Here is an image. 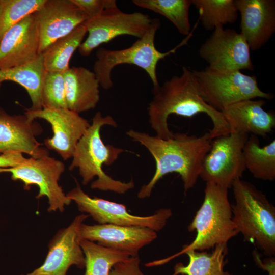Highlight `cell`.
Returning <instances> with one entry per match:
<instances>
[{"label":"cell","instance_id":"4316f807","mask_svg":"<svg viewBox=\"0 0 275 275\" xmlns=\"http://www.w3.org/2000/svg\"><path fill=\"white\" fill-rule=\"evenodd\" d=\"M198 10L199 20L206 30L235 23L238 17L235 0H191Z\"/></svg>","mask_w":275,"mask_h":275},{"label":"cell","instance_id":"e575fe53","mask_svg":"<svg viewBox=\"0 0 275 275\" xmlns=\"http://www.w3.org/2000/svg\"><path fill=\"white\" fill-rule=\"evenodd\" d=\"M5 1V0H0V16L4 9Z\"/></svg>","mask_w":275,"mask_h":275},{"label":"cell","instance_id":"d6986e66","mask_svg":"<svg viewBox=\"0 0 275 275\" xmlns=\"http://www.w3.org/2000/svg\"><path fill=\"white\" fill-rule=\"evenodd\" d=\"M240 15V33L250 49L262 48L275 32V1L235 0Z\"/></svg>","mask_w":275,"mask_h":275},{"label":"cell","instance_id":"83f0119b","mask_svg":"<svg viewBox=\"0 0 275 275\" xmlns=\"http://www.w3.org/2000/svg\"><path fill=\"white\" fill-rule=\"evenodd\" d=\"M132 3L164 16L180 34L187 36L190 33L189 10L191 0H133Z\"/></svg>","mask_w":275,"mask_h":275},{"label":"cell","instance_id":"30bf717a","mask_svg":"<svg viewBox=\"0 0 275 275\" xmlns=\"http://www.w3.org/2000/svg\"><path fill=\"white\" fill-rule=\"evenodd\" d=\"M66 196L77 204L80 211L87 213L99 224L144 227L157 232L163 229L172 215L170 208H161L146 216L131 214L124 204L91 197L83 191L78 182Z\"/></svg>","mask_w":275,"mask_h":275},{"label":"cell","instance_id":"2e32d148","mask_svg":"<svg viewBox=\"0 0 275 275\" xmlns=\"http://www.w3.org/2000/svg\"><path fill=\"white\" fill-rule=\"evenodd\" d=\"M80 234L81 238L128 253L131 256H138L142 248L157 237L156 231L147 227L109 224L89 225L82 223Z\"/></svg>","mask_w":275,"mask_h":275},{"label":"cell","instance_id":"1f68e13d","mask_svg":"<svg viewBox=\"0 0 275 275\" xmlns=\"http://www.w3.org/2000/svg\"><path fill=\"white\" fill-rule=\"evenodd\" d=\"M139 255L130 257L115 264L109 275H148L141 269Z\"/></svg>","mask_w":275,"mask_h":275},{"label":"cell","instance_id":"ba28073f","mask_svg":"<svg viewBox=\"0 0 275 275\" xmlns=\"http://www.w3.org/2000/svg\"><path fill=\"white\" fill-rule=\"evenodd\" d=\"M248 138L246 133L231 132L213 139L199 177L206 182L231 188L246 169L243 148Z\"/></svg>","mask_w":275,"mask_h":275},{"label":"cell","instance_id":"484cf974","mask_svg":"<svg viewBox=\"0 0 275 275\" xmlns=\"http://www.w3.org/2000/svg\"><path fill=\"white\" fill-rule=\"evenodd\" d=\"M80 244L85 258L84 275H109L115 264L131 257L128 253L83 238L80 239Z\"/></svg>","mask_w":275,"mask_h":275},{"label":"cell","instance_id":"ffe728a7","mask_svg":"<svg viewBox=\"0 0 275 275\" xmlns=\"http://www.w3.org/2000/svg\"><path fill=\"white\" fill-rule=\"evenodd\" d=\"M264 99H246L233 103L222 112L230 130L236 133H251L266 137L275 127V115L266 111Z\"/></svg>","mask_w":275,"mask_h":275},{"label":"cell","instance_id":"7c38bea8","mask_svg":"<svg viewBox=\"0 0 275 275\" xmlns=\"http://www.w3.org/2000/svg\"><path fill=\"white\" fill-rule=\"evenodd\" d=\"M250 48L244 37L234 29L216 26L201 45L199 56L215 70L229 72L253 71Z\"/></svg>","mask_w":275,"mask_h":275},{"label":"cell","instance_id":"9a60e30c","mask_svg":"<svg viewBox=\"0 0 275 275\" xmlns=\"http://www.w3.org/2000/svg\"><path fill=\"white\" fill-rule=\"evenodd\" d=\"M34 13L39 35V54L88 20L72 0H46Z\"/></svg>","mask_w":275,"mask_h":275},{"label":"cell","instance_id":"4dcf8cb0","mask_svg":"<svg viewBox=\"0 0 275 275\" xmlns=\"http://www.w3.org/2000/svg\"><path fill=\"white\" fill-rule=\"evenodd\" d=\"M88 19L99 16L105 12L118 9L115 0H72Z\"/></svg>","mask_w":275,"mask_h":275},{"label":"cell","instance_id":"d6a6232c","mask_svg":"<svg viewBox=\"0 0 275 275\" xmlns=\"http://www.w3.org/2000/svg\"><path fill=\"white\" fill-rule=\"evenodd\" d=\"M26 159L22 153L9 152L0 154V168H10L19 165Z\"/></svg>","mask_w":275,"mask_h":275},{"label":"cell","instance_id":"cb8c5ba5","mask_svg":"<svg viewBox=\"0 0 275 275\" xmlns=\"http://www.w3.org/2000/svg\"><path fill=\"white\" fill-rule=\"evenodd\" d=\"M243 154L245 168L259 179H275V140L261 147L257 136L251 134L246 141Z\"/></svg>","mask_w":275,"mask_h":275},{"label":"cell","instance_id":"f546056e","mask_svg":"<svg viewBox=\"0 0 275 275\" xmlns=\"http://www.w3.org/2000/svg\"><path fill=\"white\" fill-rule=\"evenodd\" d=\"M43 108H67L63 72L45 71L42 85Z\"/></svg>","mask_w":275,"mask_h":275},{"label":"cell","instance_id":"8992f818","mask_svg":"<svg viewBox=\"0 0 275 275\" xmlns=\"http://www.w3.org/2000/svg\"><path fill=\"white\" fill-rule=\"evenodd\" d=\"M188 230L196 231V236L182 251L189 249L203 251L227 244L239 233L233 219L228 188L206 182L203 202Z\"/></svg>","mask_w":275,"mask_h":275},{"label":"cell","instance_id":"f1b7e54d","mask_svg":"<svg viewBox=\"0 0 275 275\" xmlns=\"http://www.w3.org/2000/svg\"><path fill=\"white\" fill-rule=\"evenodd\" d=\"M46 0H5L0 16V42L19 21L39 10Z\"/></svg>","mask_w":275,"mask_h":275},{"label":"cell","instance_id":"836d02e7","mask_svg":"<svg viewBox=\"0 0 275 275\" xmlns=\"http://www.w3.org/2000/svg\"><path fill=\"white\" fill-rule=\"evenodd\" d=\"M253 256L256 265L268 272V275H275V259L274 257H269L263 260L261 259L257 251L253 252Z\"/></svg>","mask_w":275,"mask_h":275},{"label":"cell","instance_id":"5bb4252c","mask_svg":"<svg viewBox=\"0 0 275 275\" xmlns=\"http://www.w3.org/2000/svg\"><path fill=\"white\" fill-rule=\"evenodd\" d=\"M88 217L84 214L78 215L68 227L61 229L49 243L48 252L42 265L25 275H66L72 265L84 268L85 258L80 244V228Z\"/></svg>","mask_w":275,"mask_h":275},{"label":"cell","instance_id":"ac0fdd59","mask_svg":"<svg viewBox=\"0 0 275 275\" xmlns=\"http://www.w3.org/2000/svg\"><path fill=\"white\" fill-rule=\"evenodd\" d=\"M42 131L39 124L24 115H10L0 108V154L9 152L38 158L48 155L35 136Z\"/></svg>","mask_w":275,"mask_h":275},{"label":"cell","instance_id":"7402d4cb","mask_svg":"<svg viewBox=\"0 0 275 275\" xmlns=\"http://www.w3.org/2000/svg\"><path fill=\"white\" fill-rule=\"evenodd\" d=\"M46 70L43 57L40 54L35 59L24 65L0 70V86L5 81L16 82L23 87L29 94L33 111L42 109L41 90Z\"/></svg>","mask_w":275,"mask_h":275},{"label":"cell","instance_id":"603a6c76","mask_svg":"<svg viewBox=\"0 0 275 275\" xmlns=\"http://www.w3.org/2000/svg\"><path fill=\"white\" fill-rule=\"evenodd\" d=\"M182 252L187 255L189 262L186 265L182 263H177L173 275H231L224 270L225 258L228 253L227 244L215 246L210 253L192 249Z\"/></svg>","mask_w":275,"mask_h":275},{"label":"cell","instance_id":"9c48e42d","mask_svg":"<svg viewBox=\"0 0 275 275\" xmlns=\"http://www.w3.org/2000/svg\"><path fill=\"white\" fill-rule=\"evenodd\" d=\"M64 170L65 166L62 161L46 155L38 158L31 157L16 166L0 168V173H11V179L23 182L26 190L33 185L37 186L39 193L36 198L44 196L48 198V211L63 212L65 206L71 202L58 183Z\"/></svg>","mask_w":275,"mask_h":275},{"label":"cell","instance_id":"8fae6325","mask_svg":"<svg viewBox=\"0 0 275 275\" xmlns=\"http://www.w3.org/2000/svg\"><path fill=\"white\" fill-rule=\"evenodd\" d=\"M154 20V18L146 14L125 13L119 8L105 12L82 23L88 35L78 47V52L82 56H88L99 45L119 36L129 35L140 38L151 28Z\"/></svg>","mask_w":275,"mask_h":275},{"label":"cell","instance_id":"5b68a950","mask_svg":"<svg viewBox=\"0 0 275 275\" xmlns=\"http://www.w3.org/2000/svg\"><path fill=\"white\" fill-rule=\"evenodd\" d=\"M160 25L159 19L155 18L151 28L131 46L119 50L100 48L97 50L96 53L97 59L94 64L93 71L103 89L108 90L112 87L113 82L111 78V72L116 66L122 64L134 65L143 69L152 82L153 90H156L160 86L156 74L158 62L170 54L175 53L180 47L187 44L194 31L193 29L174 48L166 52H162L157 50L155 45V35Z\"/></svg>","mask_w":275,"mask_h":275},{"label":"cell","instance_id":"44dd1931","mask_svg":"<svg viewBox=\"0 0 275 275\" xmlns=\"http://www.w3.org/2000/svg\"><path fill=\"white\" fill-rule=\"evenodd\" d=\"M63 74L67 108L78 114L94 109L100 99V84L94 72L72 67Z\"/></svg>","mask_w":275,"mask_h":275},{"label":"cell","instance_id":"277c9868","mask_svg":"<svg viewBox=\"0 0 275 275\" xmlns=\"http://www.w3.org/2000/svg\"><path fill=\"white\" fill-rule=\"evenodd\" d=\"M232 187L235 203L233 219L238 233L264 255L275 254V208L266 196L249 182L239 179Z\"/></svg>","mask_w":275,"mask_h":275},{"label":"cell","instance_id":"52a82bcc","mask_svg":"<svg viewBox=\"0 0 275 275\" xmlns=\"http://www.w3.org/2000/svg\"><path fill=\"white\" fill-rule=\"evenodd\" d=\"M204 100L214 109L222 112L236 102L259 98L270 100L273 95L262 91L255 75L239 71L223 72L206 67L192 70Z\"/></svg>","mask_w":275,"mask_h":275},{"label":"cell","instance_id":"e0dca14e","mask_svg":"<svg viewBox=\"0 0 275 275\" xmlns=\"http://www.w3.org/2000/svg\"><path fill=\"white\" fill-rule=\"evenodd\" d=\"M39 35L34 13L11 28L0 42V70L24 65L39 54Z\"/></svg>","mask_w":275,"mask_h":275},{"label":"cell","instance_id":"4fadbf2b","mask_svg":"<svg viewBox=\"0 0 275 275\" xmlns=\"http://www.w3.org/2000/svg\"><path fill=\"white\" fill-rule=\"evenodd\" d=\"M34 120L43 119L51 126L53 135L44 140L47 149L53 150L64 160L72 158L76 145L90 126L79 114L67 108L27 109L24 114Z\"/></svg>","mask_w":275,"mask_h":275},{"label":"cell","instance_id":"7a4b0ae2","mask_svg":"<svg viewBox=\"0 0 275 275\" xmlns=\"http://www.w3.org/2000/svg\"><path fill=\"white\" fill-rule=\"evenodd\" d=\"M153 94L147 109L149 122L159 138L168 139L173 135L168 123L172 114L188 118L199 113L206 114L212 123L209 130L212 139L231 132L223 113L204 100L193 71L186 67H182L180 75L172 76L153 90Z\"/></svg>","mask_w":275,"mask_h":275},{"label":"cell","instance_id":"d4e9b609","mask_svg":"<svg viewBox=\"0 0 275 275\" xmlns=\"http://www.w3.org/2000/svg\"><path fill=\"white\" fill-rule=\"evenodd\" d=\"M87 33L85 26L81 24L49 45L41 53L45 70L64 72L68 70L73 54L84 41Z\"/></svg>","mask_w":275,"mask_h":275},{"label":"cell","instance_id":"3957f363","mask_svg":"<svg viewBox=\"0 0 275 275\" xmlns=\"http://www.w3.org/2000/svg\"><path fill=\"white\" fill-rule=\"evenodd\" d=\"M105 125L116 127L117 123L112 116L104 117L100 112H97L93 118L92 124L76 145L69 170L78 169L84 185L96 176L97 179L91 185L92 189L123 194L134 188V182L133 179L128 182L115 180L103 171V164L112 165L119 155L125 151L122 148L104 144L100 131Z\"/></svg>","mask_w":275,"mask_h":275},{"label":"cell","instance_id":"6da1fadb","mask_svg":"<svg viewBox=\"0 0 275 275\" xmlns=\"http://www.w3.org/2000/svg\"><path fill=\"white\" fill-rule=\"evenodd\" d=\"M126 134L133 141L144 146L155 162L153 177L138 193L140 199L149 197L157 182L171 173L180 176L185 193L193 188L199 178L203 160L212 140L209 132L199 136L174 133L168 139L133 129L127 131Z\"/></svg>","mask_w":275,"mask_h":275}]
</instances>
